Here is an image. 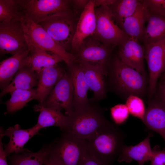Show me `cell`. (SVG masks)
I'll return each instance as SVG.
<instances>
[{"label":"cell","instance_id":"6da1fadb","mask_svg":"<svg viewBox=\"0 0 165 165\" xmlns=\"http://www.w3.org/2000/svg\"><path fill=\"white\" fill-rule=\"evenodd\" d=\"M126 137L121 129L110 122L86 140L87 151L103 165H112L124 145Z\"/></svg>","mask_w":165,"mask_h":165},{"label":"cell","instance_id":"7a4b0ae2","mask_svg":"<svg viewBox=\"0 0 165 165\" xmlns=\"http://www.w3.org/2000/svg\"><path fill=\"white\" fill-rule=\"evenodd\" d=\"M69 116L68 127L64 131L86 141L110 122L102 109L91 104L75 111Z\"/></svg>","mask_w":165,"mask_h":165},{"label":"cell","instance_id":"3957f363","mask_svg":"<svg viewBox=\"0 0 165 165\" xmlns=\"http://www.w3.org/2000/svg\"><path fill=\"white\" fill-rule=\"evenodd\" d=\"M53 143L49 154L62 165H81L87 152L86 142L68 132L63 131Z\"/></svg>","mask_w":165,"mask_h":165},{"label":"cell","instance_id":"277c9868","mask_svg":"<svg viewBox=\"0 0 165 165\" xmlns=\"http://www.w3.org/2000/svg\"><path fill=\"white\" fill-rule=\"evenodd\" d=\"M112 78L119 92L129 96L143 95L146 90L145 75L123 63L118 56L113 59Z\"/></svg>","mask_w":165,"mask_h":165},{"label":"cell","instance_id":"5b68a950","mask_svg":"<svg viewBox=\"0 0 165 165\" xmlns=\"http://www.w3.org/2000/svg\"><path fill=\"white\" fill-rule=\"evenodd\" d=\"M20 21L28 45L36 46L60 56L67 65L76 59L74 54L56 42L40 24L23 15Z\"/></svg>","mask_w":165,"mask_h":165},{"label":"cell","instance_id":"8992f818","mask_svg":"<svg viewBox=\"0 0 165 165\" xmlns=\"http://www.w3.org/2000/svg\"><path fill=\"white\" fill-rule=\"evenodd\" d=\"M96 29L91 35L104 45L114 48L118 46L129 37L115 23L114 18L108 6L95 8Z\"/></svg>","mask_w":165,"mask_h":165},{"label":"cell","instance_id":"52a82bcc","mask_svg":"<svg viewBox=\"0 0 165 165\" xmlns=\"http://www.w3.org/2000/svg\"><path fill=\"white\" fill-rule=\"evenodd\" d=\"M38 24L67 51L71 48L76 24L70 9L56 13Z\"/></svg>","mask_w":165,"mask_h":165},{"label":"cell","instance_id":"ba28073f","mask_svg":"<svg viewBox=\"0 0 165 165\" xmlns=\"http://www.w3.org/2000/svg\"><path fill=\"white\" fill-rule=\"evenodd\" d=\"M23 15L38 24L58 13L70 9L72 1L18 0Z\"/></svg>","mask_w":165,"mask_h":165},{"label":"cell","instance_id":"9c48e42d","mask_svg":"<svg viewBox=\"0 0 165 165\" xmlns=\"http://www.w3.org/2000/svg\"><path fill=\"white\" fill-rule=\"evenodd\" d=\"M73 87L69 71L65 72L50 94L41 103L44 106L61 111L71 116L74 112L73 105Z\"/></svg>","mask_w":165,"mask_h":165},{"label":"cell","instance_id":"30bf717a","mask_svg":"<svg viewBox=\"0 0 165 165\" xmlns=\"http://www.w3.org/2000/svg\"><path fill=\"white\" fill-rule=\"evenodd\" d=\"M28 50V45L21 22L11 20L0 22V55H13Z\"/></svg>","mask_w":165,"mask_h":165},{"label":"cell","instance_id":"8fae6325","mask_svg":"<svg viewBox=\"0 0 165 165\" xmlns=\"http://www.w3.org/2000/svg\"><path fill=\"white\" fill-rule=\"evenodd\" d=\"M113 48L90 36L84 40L74 55L77 60L107 68Z\"/></svg>","mask_w":165,"mask_h":165},{"label":"cell","instance_id":"7c38bea8","mask_svg":"<svg viewBox=\"0 0 165 165\" xmlns=\"http://www.w3.org/2000/svg\"><path fill=\"white\" fill-rule=\"evenodd\" d=\"M145 58L149 72L148 94L155 93L158 79L165 69V38L157 42L144 45Z\"/></svg>","mask_w":165,"mask_h":165},{"label":"cell","instance_id":"4fadbf2b","mask_svg":"<svg viewBox=\"0 0 165 165\" xmlns=\"http://www.w3.org/2000/svg\"><path fill=\"white\" fill-rule=\"evenodd\" d=\"M94 0H89L83 9L76 25L71 45L72 51L75 53L87 37L91 36L96 28Z\"/></svg>","mask_w":165,"mask_h":165},{"label":"cell","instance_id":"5bb4252c","mask_svg":"<svg viewBox=\"0 0 165 165\" xmlns=\"http://www.w3.org/2000/svg\"><path fill=\"white\" fill-rule=\"evenodd\" d=\"M41 129L36 124L28 129H24L16 124L13 127L4 130L1 127L0 135L9 138L8 144L5 145L4 150L7 157L12 153H21L29 150L24 148L26 143L32 137L38 134Z\"/></svg>","mask_w":165,"mask_h":165},{"label":"cell","instance_id":"9a60e30c","mask_svg":"<svg viewBox=\"0 0 165 165\" xmlns=\"http://www.w3.org/2000/svg\"><path fill=\"white\" fill-rule=\"evenodd\" d=\"M67 66L73 87V105L75 112L90 104L87 96L89 87L80 62L75 59Z\"/></svg>","mask_w":165,"mask_h":165},{"label":"cell","instance_id":"2e32d148","mask_svg":"<svg viewBox=\"0 0 165 165\" xmlns=\"http://www.w3.org/2000/svg\"><path fill=\"white\" fill-rule=\"evenodd\" d=\"M119 47L117 56L121 61L145 75V49L138 40L129 38Z\"/></svg>","mask_w":165,"mask_h":165},{"label":"cell","instance_id":"e0dca14e","mask_svg":"<svg viewBox=\"0 0 165 165\" xmlns=\"http://www.w3.org/2000/svg\"><path fill=\"white\" fill-rule=\"evenodd\" d=\"M66 71L58 64L45 68L37 74L38 84L34 99L42 103Z\"/></svg>","mask_w":165,"mask_h":165},{"label":"cell","instance_id":"ac0fdd59","mask_svg":"<svg viewBox=\"0 0 165 165\" xmlns=\"http://www.w3.org/2000/svg\"><path fill=\"white\" fill-rule=\"evenodd\" d=\"M77 61L82 67L89 89L93 92L89 101L94 102L104 98L106 91L104 76L107 72V68Z\"/></svg>","mask_w":165,"mask_h":165},{"label":"cell","instance_id":"d6986e66","mask_svg":"<svg viewBox=\"0 0 165 165\" xmlns=\"http://www.w3.org/2000/svg\"><path fill=\"white\" fill-rule=\"evenodd\" d=\"M149 13L140 2L135 12L119 24V28L129 37L140 40L144 32L145 24Z\"/></svg>","mask_w":165,"mask_h":165},{"label":"cell","instance_id":"ffe728a7","mask_svg":"<svg viewBox=\"0 0 165 165\" xmlns=\"http://www.w3.org/2000/svg\"><path fill=\"white\" fill-rule=\"evenodd\" d=\"M30 55L28 50L19 51L0 63V87L3 88L12 80L16 73L27 65Z\"/></svg>","mask_w":165,"mask_h":165},{"label":"cell","instance_id":"44dd1931","mask_svg":"<svg viewBox=\"0 0 165 165\" xmlns=\"http://www.w3.org/2000/svg\"><path fill=\"white\" fill-rule=\"evenodd\" d=\"M152 134L150 133L144 140L135 145H124L117 158L118 161L129 163L134 160L138 165H144L145 162L150 161L153 154L150 143Z\"/></svg>","mask_w":165,"mask_h":165},{"label":"cell","instance_id":"7402d4cb","mask_svg":"<svg viewBox=\"0 0 165 165\" xmlns=\"http://www.w3.org/2000/svg\"><path fill=\"white\" fill-rule=\"evenodd\" d=\"M143 122L148 129L160 134L165 142V102L159 99L149 102Z\"/></svg>","mask_w":165,"mask_h":165},{"label":"cell","instance_id":"603a6c76","mask_svg":"<svg viewBox=\"0 0 165 165\" xmlns=\"http://www.w3.org/2000/svg\"><path fill=\"white\" fill-rule=\"evenodd\" d=\"M34 110L39 112L37 125L41 129L51 126L59 127L63 131L67 129L69 123V116L61 111L44 106L40 103L34 107Z\"/></svg>","mask_w":165,"mask_h":165},{"label":"cell","instance_id":"cb8c5ba5","mask_svg":"<svg viewBox=\"0 0 165 165\" xmlns=\"http://www.w3.org/2000/svg\"><path fill=\"white\" fill-rule=\"evenodd\" d=\"M38 79L37 74L30 66L25 65L15 74L10 83L2 90L0 97L11 94L16 90H29L37 86Z\"/></svg>","mask_w":165,"mask_h":165},{"label":"cell","instance_id":"d4e9b609","mask_svg":"<svg viewBox=\"0 0 165 165\" xmlns=\"http://www.w3.org/2000/svg\"><path fill=\"white\" fill-rule=\"evenodd\" d=\"M149 13L147 26L140 40L144 45L155 43L165 38V14Z\"/></svg>","mask_w":165,"mask_h":165},{"label":"cell","instance_id":"484cf974","mask_svg":"<svg viewBox=\"0 0 165 165\" xmlns=\"http://www.w3.org/2000/svg\"><path fill=\"white\" fill-rule=\"evenodd\" d=\"M30 55L27 65L37 74L42 68L53 66L64 61L60 56L43 50L36 46L28 45Z\"/></svg>","mask_w":165,"mask_h":165},{"label":"cell","instance_id":"4316f807","mask_svg":"<svg viewBox=\"0 0 165 165\" xmlns=\"http://www.w3.org/2000/svg\"><path fill=\"white\" fill-rule=\"evenodd\" d=\"M53 143L45 145L38 151L30 150L21 153H13L8 158L9 165H43L50 153Z\"/></svg>","mask_w":165,"mask_h":165},{"label":"cell","instance_id":"83f0119b","mask_svg":"<svg viewBox=\"0 0 165 165\" xmlns=\"http://www.w3.org/2000/svg\"><path fill=\"white\" fill-rule=\"evenodd\" d=\"M37 89L33 88L29 90H16L10 94L9 99L5 103L7 113H13L25 106L27 103L34 99Z\"/></svg>","mask_w":165,"mask_h":165},{"label":"cell","instance_id":"f1b7e54d","mask_svg":"<svg viewBox=\"0 0 165 165\" xmlns=\"http://www.w3.org/2000/svg\"><path fill=\"white\" fill-rule=\"evenodd\" d=\"M138 0H115L109 6L116 23L119 25L135 12Z\"/></svg>","mask_w":165,"mask_h":165},{"label":"cell","instance_id":"f546056e","mask_svg":"<svg viewBox=\"0 0 165 165\" xmlns=\"http://www.w3.org/2000/svg\"><path fill=\"white\" fill-rule=\"evenodd\" d=\"M23 14L18 0H0V22L20 21Z\"/></svg>","mask_w":165,"mask_h":165},{"label":"cell","instance_id":"4dcf8cb0","mask_svg":"<svg viewBox=\"0 0 165 165\" xmlns=\"http://www.w3.org/2000/svg\"><path fill=\"white\" fill-rule=\"evenodd\" d=\"M126 105L130 113L143 122L145 110L144 102L139 96L134 95L129 96Z\"/></svg>","mask_w":165,"mask_h":165},{"label":"cell","instance_id":"1f68e13d","mask_svg":"<svg viewBox=\"0 0 165 165\" xmlns=\"http://www.w3.org/2000/svg\"><path fill=\"white\" fill-rule=\"evenodd\" d=\"M129 112L126 105H117L111 109L112 117L117 124H120L124 123L127 119Z\"/></svg>","mask_w":165,"mask_h":165},{"label":"cell","instance_id":"d6a6232c","mask_svg":"<svg viewBox=\"0 0 165 165\" xmlns=\"http://www.w3.org/2000/svg\"><path fill=\"white\" fill-rule=\"evenodd\" d=\"M140 2L149 12L165 14V0H141Z\"/></svg>","mask_w":165,"mask_h":165},{"label":"cell","instance_id":"836d02e7","mask_svg":"<svg viewBox=\"0 0 165 165\" xmlns=\"http://www.w3.org/2000/svg\"><path fill=\"white\" fill-rule=\"evenodd\" d=\"M150 161V165H165V149L153 150V154Z\"/></svg>","mask_w":165,"mask_h":165},{"label":"cell","instance_id":"e575fe53","mask_svg":"<svg viewBox=\"0 0 165 165\" xmlns=\"http://www.w3.org/2000/svg\"><path fill=\"white\" fill-rule=\"evenodd\" d=\"M81 165H103L87 152L83 159Z\"/></svg>","mask_w":165,"mask_h":165},{"label":"cell","instance_id":"d590c367","mask_svg":"<svg viewBox=\"0 0 165 165\" xmlns=\"http://www.w3.org/2000/svg\"><path fill=\"white\" fill-rule=\"evenodd\" d=\"M2 137L0 135V165H8L2 141Z\"/></svg>","mask_w":165,"mask_h":165},{"label":"cell","instance_id":"8d00e7d4","mask_svg":"<svg viewBox=\"0 0 165 165\" xmlns=\"http://www.w3.org/2000/svg\"><path fill=\"white\" fill-rule=\"evenodd\" d=\"M158 90V99L165 102V81L161 83Z\"/></svg>","mask_w":165,"mask_h":165},{"label":"cell","instance_id":"74e56055","mask_svg":"<svg viewBox=\"0 0 165 165\" xmlns=\"http://www.w3.org/2000/svg\"><path fill=\"white\" fill-rule=\"evenodd\" d=\"M89 0H75L72 1V2L76 7L79 8H83V9L88 4Z\"/></svg>","mask_w":165,"mask_h":165},{"label":"cell","instance_id":"f35d334b","mask_svg":"<svg viewBox=\"0 0 165 165\" xmlns=\"http://www.w3.org/2000/svg\"><path fill=\"white\" fill-rule=\"evenodd\" d=\"M115 0H94L95 7H98L101 6H109L112 4Z\"/></svg>","mask_w":165,"mask_h":165},{"label":"cell","instance_id":"ab89813d","mask_svg":"<svg viewBox=\"0 0 165 165\" xmlns=\"http://www.w3.org/2000/svg\"><path fill=\"white\" fill-rule=\"evenodd\" d=\"M50 154V153H49ZM44 165H62L57 161L52 158L49 155L45 159Z\"/></svg>","mask_w":165,"mask_h":165},{"label":"cell","instance_id":"60d3db41","mask_svg":"<svg viewBox=\"0 0 165 165\" xmlns=\"http://www.w3.org/2000/svg\"><path fill=\"white\" fill-rule=\"evenodd\" d=\"M162 82L165 81V69L162 74Z\"/></svg>","mask_w":165,"mask_h":165}]
</instances>
